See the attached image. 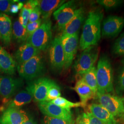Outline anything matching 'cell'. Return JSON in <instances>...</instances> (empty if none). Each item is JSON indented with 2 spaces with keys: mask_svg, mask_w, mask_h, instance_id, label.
I'll return each mask as SVG.
<instances>
[{
  "mask_svg": "<svg viewBox=\"0 0 124 124\" xmlns=\"http://www.w3.org/2000/svg\"><path fill=\"white\" fill-rule=\"evenodd\" d=\"M38 106L40 112L44 115L69 121H74L71 110L62 108L51 102H39Z\"/></svg>",
  "mask_w": 124,
  "mask_h": 124,
  "instance_id": "obj_13",
  "label": "cell"
},
{
  "mask_svg": "<svg viewBox=\"0 0 124 124\" xmlns=\"http://www.w3.org/2000/svg\"><path fill=\"white\" fill-rule=\"evenodd\" d=\"M82 79L92 90L96 96L98 92V83L96 77V67L93 66L91 70L83 74Z\"/></svg>",
  "mask_w": 124,
  "mask_h": 124,
  "instance_id": "obj_23",
  "label": "cell"
},
{
  "mask_svg": "<svg viewBox=\"0 0 124 124\" xmlns=\"http://www.w3.org/2000/svg\"><path fill=\"white\" fill-rule=\"evenodd\" d=\"M12 23L9 17L0 13V39L6 46H9L12 38Z\"/></svg>",
  "mask_w": 124,
  "mask_h": 124,
  "instance_id": "obj_17",
  "label": "cell"
},
{
  "mask_svg": "<svg viewBox=\"0 0 124 124\" xmlns=\"http://www.w3.org/2000/svg\"><path fill=\"white\" fill-rule=\"evenodd\" d=\"M121 117L122 119L123 120H124V112H123V114H122V115L121 116Z\"/></svg>",
  "mask_w": 124,
  "mask_h": 124,
  "instance_id": "obj_41",
  "label": "cell"
},
{
  "mask_svg": "<svg viewBox=\"0 0 124 124\" xmlns=\"http://www.w3.org/2000/svg\"><path fill=\"white\" fill-rule=\"evenodd\" d=\"M22 124H37V123L36 120H35L33 118L30 117L29 118V120H28L26 122H25Z\"/></svg>",
  "mask_w": 124,
  "mask_h": 124,
  "instance_id": "obj_39",
  "label": "cell"
},
{
  "mask_svg": "<svg viewBox=\"0 0 124 124\" xmlns=\"http://www.w3.org/2000/svg\"><path fill=\"white\" fill-rule=\"evenodd\" d=\"M31 12V10L23 8L19 14L18 21L25 29H26L27 24L29 23V19Z\"/></svg>",
  "mask_w": 124,
  "mask_h": 124,
  "instance_id": "obj_31",
  "label": "cell"
},
{
  "mask_svg": "<svg viewBox=\"0 0 124 124\" xmlns=\"http://www.w3.org/2000/svg\"><path fill=\"white\" fill-rule=\"evenodd\" d=\"M86 114L88 117V124H105L102 121L95 117L91 113L87 112Z\"/></svg>",
  "mask_w": 124,
  "mask_h": 124,
  "instance_id": "obj_37",
  "label": "cell"
},
{
  "mask_svg": "<svg viewBox=\"0 0 124 124\" xmlns=\"http://www.w3.org/2000/svg\"><path fill=\"white\" fill-rule=\"evenodd\" d=\"M124 26V18L110 15L102 22L101 27V36L105 38L116 36L122 30Z\"/></svg>",
  "mask_w": 124,
  "mask_h": 124,
  "instance_id": "obj_12",
  "label": "cell"
},
{
  "mask_svg": "<svg viewBox=\"0 0 124 124\" xmlns=\"http://www.w3.org/2000/svg\"><path fill=\"white\" fill-rule=\"evenodd\" d=\"M32 99V95L28 91L22 90L19 92L14 98L9 101L8 108H20L21 107L30 103Z\"/></svg>",
  "mask_w": 124,
  "mask_h": 124,
  "instance_id": "obj_22",
  "label": "cell"
},
{
  "mask_svg": "<svg viewBox=\"0 0 124 124\" xmlns=\"http://www.w3.org/2000/svg\"><path fill=\"white\" fill-rule=\"evenodd\" d=\"M99 49L97 46L85 49L76 60L73 66L75 74L83 75L91 70L97 61Z\"/></svg>",
  "mask_w": 124,
  "mask_h": 124,
  "instance_id": "obj_5",
  "label": "cell"
},
{
  "mask_svg": "<svg viewBox=\"0 0 124 124\" xmlns=\"http://www.w3.org/2000/svg\"><path fill=\"white\" fill-rule=\"evenodd\" d=\"M60 38L64 54V69L67 70L71 66L77 52L79 46V32Z\"/></svg>",
  "mask_w": 124,
  "mask_h": 124,
  "instance_id": "obj_11",
  "label": "cell"
},
{
  "mask_svg": "<svg viewBox=\"0 0 124 124\" xmlns=\"http://www.w3.org/2000/svg\"><path fill=\"white\" fill-rule=\"evenodd\" d=\"M41 12L39 7L37 6L33 9L30 14L29 19V23H33L36 22L40 19Z\"/></svg>",
  "mask_w": 124,
  "mask_h": 124,
  "instance_id": "obj_34",
  "label": "cell"
},
{
  "mask_svg": "<svg viewBox=\"0 0 124 124\" xmlns=\"http://www.w3.org/2000/svg\"><path fill=\"white\" fill-rule=\"evenodd\" d=\"M89 119L86 113H83L78 116L75 124H88Z\"/></svg>",
  "mask_w": 124,
  "mask_h": 124,
  "instance_id": "obj_35",
  "label": "cell"
},
{
  "mask_svg": "<svg viewBox=\"0 0 124 124\" xmlns=\"http://www.w3.org/2000/svg\"><path fill=\"white\" fill-rule=\"evenodd\" d=\"M121 62H122V64H123V65H124V57L122 58V60H121Z\"/></svg>",
  "mask_w": 124,
  "mask_h": 124,
  "instance_id": "obj_40",
  "label": "cell"
},
{
  "mask_svg": "<svg viewBox=\"0 0 124 124\" xmlns=\"http://www.w3.org/2000/svg\"><path fill=\"white\" fill-rule=\"evenodd\" d=\"M23 85L21 78L0 75V95L5 99H8L16 95Z\"/></svg>",
  "mask_w": 124,
  "mask_h": 124,
  "instance_id": "obj_10",
  "label": "cell"
},
{
  "mask_svg": "<svg viewBox=\"0 0 124 124\" xmlns=\"http://www.w3.org/2000/svg\"><path fill=\"white\" fill-rule=\"evenodd\" d=\"M103 17L102 10L91 11L85 21L79 42L80 49L84 51L90 46H97L101 37V23Z\"/></svg>",
  "mask_w": 124,
  "mask_h": 124,
  "instance_id": "obj_1",
  "label": "cell"
},
{
  "mask_svg": "<svg viewBox=\"0 0 124 124\" xmlns=\"http://www.w3.org/2000/svg\"><path fill=\"white\" fill-rule=\"evenodd\" d=\"M123 0H98V4L102 6L107 10L115 9L123 3Z\"/></svg>",
  "mask_w": 124,
  "mask_h": 124,
  "instance_id": "obj_28",
  "label": "cell"
},
{
  "mask_svg": "<svg viewBox=\"0 0 124 124\" xmlns=\"http://www.w3.org/2000/svg\"><path fill=\"white\" fill-rule=\"evenodd\" d=\"M115 91L118 96L121 97L124 94V65L120 67L116 75Z\"/></svg>",
  "mask_w": 124,
  "mask_h": 124,
  "instance_id": "obj_25",
  "label": "cell"
},
{
  "mask_svg": "<svg viewBox=\"0 0 124 124\" xmlns=\"http://www.w3.org/2000/svg\"><path fill=\"white\" fill-rule=\"evenodd\" d=\"M17 62L6 50L0 46V70L8 75L15 74L16 70Z\"/></svg>",
  "mask_w": 124,
  "mask_h": 124,
  "instance_id": "obj_18",
  "label": "cell"
},
{
  "mask_svg": "<svg viewBox=\"0 0 124 124\" xmlns=\"http://www.w3.org/2000/svg\"><path fill=\"white\" fill-rule=\"evenodd\" d=\"M29 119L26 113L20 108H7L0 117V124H22Z\"/></svg>",
  "mask_w": 124,
  "mask_h": 124,
  "instance_id": "obj_14",
  "label": "cell"
},
{
  "mask_svg": "<svg viewBox=\"0 0 124 124\" xmlns=\"http://www.w3.org/2000/svg\"><path fill=\"white\" fill-rule=\"evenodd\" d=\"M42 20L39 19L38 20L33 23H28L26 27L27 33L28 37L32 35L40 26Z\"/></svg>",
  "mask_w": 124,
  "mask_h": 124,
  "instance_id": "obj_32",
  "label": "cell"
},
{
  "mask_svg": "<svg viewBox=\"0 0 124 124\" xmlns=\"http://www.w3.org/2000/svg\"><path fill=\"white\" fill-rule=\"evenodd\" d=\"M50 102L57 105L58 106L62 108L66 109L67 110H70L71 108H72L79 107H83V105L80 102H76V103L73 102L61 97L57 98Z\"/></svg>",
  "mask_w": 124,
  "mask_h": 124,
  "instance_id": "obj_26",
  "label": "cell"
},
{
  "mask_svg": "<svg viewBox=\"0 0 124 124\" xmlns=\"http://www.w3.org/2000/svg\"></svg>",
  "mask_w": 124,
  "mask_h": 124,
  "instance_id": "obj_43",
  "label": "cell"
},
{
  "mask_svg": "<svg viewBox=\"0 0 124 124\" xmlns=\"http://www.w3.org/2000/svg\"><path fill=\"white\" fill-rule=\"evenodd\" d=\"M12 37L18 42H24L26 41L28 36L26 29L23 26L18 20L13 22V25Z\"/></svg>",
  "mask_w": 124,
  "mask_h": 124,
  "instance_id": "obj_24",
  "label": "cell"
},
{
  "mask_svg": "<svg viewBox=\"0 0 124 124\" xmlns=\"http://www.w3.org/2000/svg\"><path fill=\"white\" fill-rule=\"evenodd\" d=\"M64 2L63 0H38V6L42 17L46 19Z\"/></svg>",
  "mask_w": 124,
  "mask_h": 124,
  "instance_id": "obj_20",
  "label": "cell"
},
{
  "mask_svg": "<svg viewBox=\"0 0 124 124\" xmlns=\"http://www.w3.org/2000/svg\"><path fill=\"white\" fill-rule=\"evenodd\" d=\"M74 1H70L62 5L53 13L54 18L57 23L58 28L62 31L78 12Z\"/></svg>",
  "mask_w": 124,
  "mask_h": 124,
  "instance_id": "obj_9",
  "label": "cell"
},
{
  "mask_svg": "<svg viewBox=\"0 0 124 124\" xmlns=\"http://www.w3.org/2000/svg\"><path fill=\"white\" fill-rule=\"evenodd\" d=\"M48 58L51 67L53 70L59 71L64 68L65 58L61 38L55 37L48 47Z\"/></svg>",
  "mask_w": 124,
  "mask_h": 124,
  "instance_id": "obj_8",
  "label": "cell"
},
{
  "mask_svg": "<svg viewBox=\"0 0 124 124\" xmlns=\"http://www.w3.org/2000/svg\"><path fill=\"white\" fill-rule=\"evenodd\" d=\"M55 82L47 77H39L30 81L26 90L31 93L35 102L45 101L51 86Z\"/></svg>",
  "mask_w": 124,
  "mask_h": 124,
  "instance_id": "obj_6",
  "label": "cell"
},
{
  "mask_svg": "<svg viewBox=\"0 0 124 124\" xmlns=\"http://www.w3.org/2000/svg\"><path fill=\"white\" fill-rule=\"evenodd\" d=\"M85 19V13L83 8H79L74 17L68 23L62 30L60 37L72 36L79 32L81 24Z\"/></svg>",
  "mask_w": 124,
  "mask_h": 124,
  "instance_id": "obj_15",
  "label": "cell"
},
{
  "mask_svg": "<svg viewBox=\"0 0 124 124\" xmlns=\"http://www.w3.org/2000/svg\"><path fill=\"white\" fill-rule=\"evenodd\" d=\"M112 53L116 57L124 56V32L115 41L112 46Z\"/></svg>",
  "mask_w": 124,
  "mask_h": 124,
  "instance_id": "obj_27",
  "label": "cell"
},
{
  "mask_svg": "<svg viewBox=\"0 0 124 124\" xmlns=\"http://www.w3.org/2000/svg\"><path fill=\"white\" fill-rule=\"evenodd\" d=\"M96 96L100 104L114 117L122 116L124 111V98L110 93L97 94Z\"/></svg>",
  "mask_w": 124,
  "mask_h": 124,
  "instance_id": "obj_7",
  "label": "cell"
},
{
  "mask_svg": "<svg viewBox=\"0 0 124 124\" xmlns=\"http://www.w3.org/2000/svg\"><path fill=\"white\" fill-rule=\"evenodd\" d=\"M40 52L30 43L24 42L20 46L15 52L14 58L18 65L28 61Z\"/></svg>",
  "mask_w": 124,
  "mask_h": 124,
  "instance_id": "obj_16",
  "label": "cell"
},
{
  "mask_svg": "<svg viewBox=\"0 0 124 124\" xmlns=\"http://www.w3.org/2000/svg\"><path fill=\"white\" fill-rule=\"evenodd\" d=\"M119 124V123H116V124Z\"/></svg>",
  "mask_w": 124,
  "mask_h": 124,
  "instance_id": "obj_42",
  "label": "cell"
},
{
  "mask_svg": "<svg viewBox=\"0 0 124 124\" xmlns=\"http://www.w3.org/2000/svg\"><path fill=\"white\" fill-rule=\"evenodd\" d=\"M88 108L95 117L105 124H115V117L105 108L100 104L93 103L89 105Z\"/></svg>",
  "mask_w": 124,
  "mask_h": 124,
  "instance_id": "obj_19",
  "label": "cell"
},
{
  "mask_svg": "<svg viewBox=\"0 0 124 124\" xmlns=\"http://www.w3.org/2000/svg\"><path fill=\"white\" fill-rule=\"evenodd\" d=\"M42 124H74V121H69L67 120L58 119L44 115L42 118Z\"/></svg>",
  "mask_w": 124,
  "mask_h": 124,
  "instance_id": "obj_30",
  "label": "cell"
},
{
  "mask_svg": "<svg viewBox=\"0 0 124 124\" xmlns=\"http://www.w3.org/2000/svg\"><path fill=\"white\" fill-rule=\"evenodd\" d=\"M38 5V0H29L24 4L23 8L28 10L32 11Z\"/></svg>",
  "mask_w": 124,
  "mask_h": 124,
  "instance_id": "obj_36",
  "label": "cell"
},
{
  "mask_svg": "<svg viewBox=\"0 0 124 124\" xmlns=\"http://www.w3.org/2000/svg\"><path fill=\"white\" fill-rule=\"evenodd\" d=\"M19 76L24 80L31 81L43 75L45 64L42 55L39 53L28 61L17 65Z\"/></svg>",
  "mask_w": 124,
  "mask_h": 124,
  "instance_id": "obj_3",
  "label": "cell"
},
{
  "mask_svg": "<svg viewBox=\"0 0 124 124\" xmlns=\"http://www.w3.org/2000/svg\"><path fill=\"white\" fill-rule=\"evenodd\" d=\"M52 22L46 20L32 35L27 38L26 42L32 45L39 51L48 48L52 40Z\"/></svg>",
  "mask_w": 124,
  "mask_h": 124,
  "instance_id": "obj_4",
  "label": "cell"
},
{
  "mask_svg": "<svg viewBox=\"0 0 124 124\" xmlns=\"http://www.w3.org/2000/svg\"><path fill=\"white\" fill-rule=\"evenodd\" d=\"M14 3L13 0H0V12L8 13L11 5Z\"/></svg>",
  "mask_w": 124,
  "mask_h": 124,
  "instance_id": "obj_33",
  "label": "cell"
},
{
  "mask_svg": "<svg viewBox=\"0 0 124 124\" xmlns=\"http://www.w3.org/2000/svg\"><path fill=\"white\" fill-rule=\"evenodd\" d=\"M60 89L56 83H54L49 88L45 101L51 102L61 96Z\"/></svg>",
  "mask_w": 124,
  "mask_h": 124,
  "instance_id": "obj_29",
  "label": "cell"
},
{
  "mask_svg": "<svg viewBox=\"0 0 124 124\" xmlns=\"http://www.w3.org/2000/svg\"><path fill=\"white\" fill-rule=\"evenodd\" d=\"M74 89L79 96L80 102L83 107L86 106L88 101L96 97L92 90L85 82L82 79L77 81Z\"/></svg>",
  "mask_w": 124,
  "mask_h": 124,
  "instance_id": "obj_21",
  "label": "cell"
},
{
  "mask_svg": "<svg viewBox=\"0 0 124 124\" xmlns=\"http://www.w3.org/2000/svg\"><path fill=\"white\" fill-rule=\"evenodd\" d=\"M23 5V2H18L17 4L12 5L9 9V13L13 14L17 13L19 10L22 9Z\"/></svg>",
  "mask_w": 124,
  "mask_h": 124,
  "instance_id": "obj_38",
  "label": "cell"
},
{
  "mask_svg": "<svg viewBox=\"0 0 124 124\" xmlns=\"http://www.w3.org/2000/svg\"><path fill=\"white\" fill-rule=\"evenodd\" d=\"M96 77L98 83L97 94H111L114 92L113 70L111 60L105 54L101 55L99 59L96 68Z\"/></svg>",
  "mask_w": 124,
  "mask_h": 124,
  "instance_id": "obj_2",
  "label": "cell"
}]
</instances>
